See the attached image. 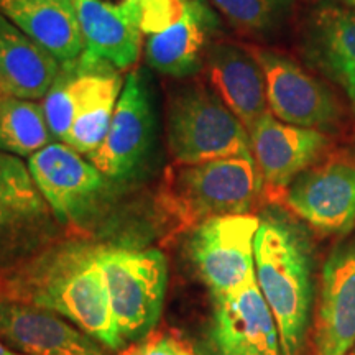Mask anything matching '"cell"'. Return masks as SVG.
<instances>
[{"instance_id":"obj_21","label":"cell","mask_w":355,"mask_h":355,"mask_svg":"<svg viewBox=\"0 0 355 355\" xmlns=\"http://www.w3.org/2000/svg\"><path fill=\"white\" fill-rule=\"evenodd\" d=\"M61 64L0 12V84L6 94L42 101Z\"/></svg>"},{"instance_id":"obj_13","label":"cell","mask_w":355,"mask_h":355,"mask_svg":"<svg viewBox=\"0 0 355 355\" xmlns=\"http://www.w3.org/2000/svg\"><path fill=\"white\" fill-rule=\"evenodd\" d=\"M285 204L314 229L344 234L355 224V166L324 163L301 173L286 189Z\"/></svg>"},{"instance_id":"obj_12","label":"cell","mask_w":355,"mask_h":355,"mask_svg":"<svg viewBox=\"0 0 355 355\" xmlns=\"http://www.w3.org/2000/svg\"><path fill=\"white\" fill-rule=\"evenodd\" d=\"M248 135L263 189L275 198L285 196L293 181L313 166L329 145L321 130L290 125L272 112H266Z\"/></svg>"},{"instance_id":"obj_8","label":"cell","mask_w":355,"mask_h":355,"mask_svg":"<svg viewBox=\"0 0 355 355\" xmlns=\"http://www.w3.org/2000/svg\"><path fill=\"white\" fill-rule=\"evenodd\" d=\"M260 217L217 216L194 225L188 254L212 298L241 288L255 275L254 241Z\"/></svg>"},{"instance_id":"obj_11","label":"cell","mask_w":355,"mask_h":355,"mask_svg":"<svg viewBox=\"0 0 355 355\" xmlns=\"http://www.w3.org/2000/svg\"><path fill=\"white\" fill-rule=\"evenodd\" d=\"M153 140V110L144 71H128L112 122L99 148L86 157L109 181H125L144 165Z\"/></svg>"},{"instance_id":"obj_10","label":"cell","mask_w":355,"mask_h":355,"mask_svg":"<svg viewBox=\"0 0 355 355\" xmlns=\"http://www.w3.org/2000/svg\"><path fill=\"white\" fill-rule=\"evenodd\" d=\"M265 74L268 109L290 125L324 130L340 119V105L324 84L283 53L248 46Z\"/></svg>"},{"instance_id":"obj_25","label":"cell","mask_w":355,"mask_h":355,"mask_svg":"<svg viewBox=\"0 0 355 355\" xmlns=\"http://www.w3.org/2000/svg\"><path fill=\"white\" fill-rule=\"evenodd\" d=\"M123 355H196L188 345L171 334H159L146 339L144 344L128 350Z\"/></svg>"},{"instance_id":"obj_9","label":"cell","mask_w":355,"mask_h":355,"mask_svg":"<svg viewBox=\"0 0 355 355\" xmlns=\"http://www.w3.org/2000/svg\"><path fill=\"white\" fill-rule=\"evenodd\" d=\"M204 344L207 355H283L278 324L255 275L235 291L212 298Z\"/></svg>"},{"instance_id":"obj_16","label":"cell","mask_w":355,"mask_h":355,"mask_svg":"<svg viewBox=\"0 0 355 355\" xmlns=\"http://www.w3.org/2000/svg\"><path fill=\"white\" fill-rule=\"evenodd\" d=\"M314 329L316 355H345L355 344V241L324 265Z\"/></svg>"},{"instance_id":"obj_18","label":"cell","mask_w":355,"mask_h":355,"mask_svg":"<svg viewBox=\"0 0 355 355\" xmlns=\"http://www.w3.org/2000/svg\"><path fill=\"white\" fill-rule=\"evenodd\" d=\"M209 0H189L184 15L162 32L145 40V60L150 68L165 76L184 79L204 66L209 38L217 30Z\"/></svg>"},{"instance_id":"obj_17","label":"cell","mask_w":355,"mask_h":355,"mask_svg":"<svg viewBox=\"0 0 355 355\" xmlns=\"http://www.w3.org/2000/svg\"><path fill=\"white\" fill-rule=\"evenodd\" d=\"M209 86L247 132L270 112L263 69L248 46L214 42L204 58Z\"/></svg>"},{"instance_id":"obj_22","label":"cell","mask_w":355,"mask_h":355,"mask_svg":"<svg viewBox=\"0 0 355 355\" xmlns=\"http://www.w3.org/2000/svg\"><path fill=\"white\" fill-rule=\"evenodd\" d=\"M306 50L313 63L344 89L355 110V13L337 7L314 10Z\"/></svg>"},{"instance_id":"obj_15","label":"cell","mask_w":355,"mask_h":355,"mask_svg":"<svg viewBox=\"0 0 355 355\" xmlns=\"http://www.w3.org/2000/svg\"><path fill=\"white\" fill-rule=\"evenodd\" d=\"M0 340L26 355H107L94 337L60 314L3 296Z\"/></svg>"},{"instance_id":"obj_27","label":"cell","mask_w":355,"mask_h":355,"mask_svg":"<svg viewBox=\"0 0 355 355\" xmlns=\"http://www.w3.org/2000/svg\"><path fill=\"white\" fill-rule=\"evenodd\" d=\"M337 2H340V3H345V6H349V7L355 8V0H337Z\"/></svg>"},{"instance_id":"obj_1","label":"cell","mask_w":355,"mask_h":355,"mask_svg":"<svg viewBox=\"0 0 355 355\" xmlns=\"http://www.w3.org/2000/svg\"><path fill=\"white\" fill-rule=\"evenodd\" d=\"M101 243L66 241L8 272L0 296L60 314L109 350L123 349L99 260Z\"/></svg>"},{"instance_id":"obj_14","label":"cell","mask_w":355,"mask_h":355,"mask_svg":"<svg viewBox=\"0 0 355 355\" xmlns=\"http://www.w3.org/2000/svg\"><path fill=\"white\" fill-rule=\"evenodd\" d=\"M81 26L83 64H109L121 73L139 63L141 33L139 3L112 0H74Z\"/></svg>"},{"instance_id":"obj_29","label":"cell","mask_w":355,"mask_h":355,"mask_svg":"<svg viewBox=\"0 0 355 355\" xmlns=\"http://www.w3.org/2000/svg\"><path fill=\"white\" fill-rule=\"evenodd\" d=\"M123 2H130V3H140V0H123Z\"/></svg>"},{"instance_id":"obj_3","label":"cell","mask_w":355,"mask_h":355,"mask_svg":"<svg viewBox=\"0 0 355 355\" xmlns=\"http://www.w3.org/2000/svg\"><path fill=\"white\" fill-rule=\"evenodd\" d=\"M263 183L254 157L173 165L158 193L163 212L181 227H194L217 216L250 214Z\"/></svg>"},{"instance_id":"obj_23","label":"cell","mask_w":355,"mask_h":355,"mask_svg":"<svg viewBox=\"0 0 355 355\" xmlns=\"http://www.w3.org/2000/svg\"><path fill=\"white\" fill-rule=\"evenodd\" d=\"M53 141L42 102L0 96V152L28 158Z\"/></svg>"},{"instance_id":"obj_5","label":"cell","mask_w":355,"mask_h":355,"mask_svg":"<svg viewBox=\"0 0 355 355\" xmlns=\"http://www.w3.org/2000/svg\"><path fill=\"white\" fill-rule=\"evenodd\" d=\"M168 148L176 165L252 157L250 135L209 84L175 87L166 107Z\"/></svg>"},{"instance_id":"obj_28","label":"cell","mask_w":355,"mask_h":355,"mask_svg":"<svg viewBox=\"0 0 355 355\" xmlns=\"http://www.w3.org/2000/svg\"><path fill=\"white\" fill-rule=\"evenodd\" d=\"M53 2H66V3H74V0H53Z\"/></svg>"},{"instance_id":"obj_26","label":"cell","mask_w":355,"mask_h":355,"mask_svg":"<svg viewBox=\"0 0 355 355\" xmlns=\"http://www.w3.org/2000/svg\"><path fill=\"white\" fill-rule=\"evenodd\" d=\"M0 355H26V354L17 352V350L10 349L6 343H2V340H0Z\"/></svg>"},{"instance_id":"obj_6","label":"cell","mask_w":355,"mask_h":355,"mask_svg":"<svg viewBox=\"0 0 355 355\" xmlns=\"http://www.w3.org/2000/svg\"><path fill=\"white\" fill-rule=\"evenodd\" d=\"M115 327L123 344L152 332L162 318L168 285L166 257L157 248L101 243Z\"/></svg>"},{"instance_id":"obj_20","label":"cell","mask_w":355,"mask_h":355,"mask_svg":"<svg viewBox=\"0 0 355 355\" xmlns=\"http://www.w3.org/2000/svg\"><path fill=\"white\" fill-rule=\"evenodd\" d=\"M0 12L21 32L56 58L61 66L76 63L84 42L74 3L53 0H0Z\"/></svg>"},{"instance_id":"obj_7","label":"cell","mask_w":355,"mask_h":355,"mask_svg":"<svg viewBox=\"0 0 355 355\" xmlns=\"http://www.w3.org/2000/svg\"><path fill=\"white\" fill-rule=\"evenodd\" d=\"M26 165L56 220L87 227L104 201L107 178L63 141L43 146L26 158Z\"/></svg>"},{"instance_id":"obj_4","label":"cell","mask_w":355,"mask_h":355,"mask_svg":"<svg viewBox=\"0 0 355 355\" xmlns=\"http://www.w3.org/2000/svg\"><path fill=\"white\" fill-rule=\"evenodd\" d=\"M122 73L109 64L61 66L42 99L48 127L58 140L84 157L99 148L107 135L121 97Z\"/></svg>"},{"instance_id":"obj_30","label":"cell","mask_w":355,"mask_h":355,"mask_svg":"<svg viewBox=\"0 0 355 355\" xmlns=\"http://www.w3.org/2000/svg\"><path fill=\"white\" fill-rule=\"evenodd\" d=\"M2 94H6V92H3V89H2V84H0V96Z\"/></svg>"},{"instance_id":"obj_19","label":"cell","mask_w":355,"mask_h":355,"mask_svg":"<svg viewBox=\"0 0 355 355\" xmlns=\"http://www.w3.org/2000/svg\"><path fill=\"white\" fill-rule=\"evenodd\" d=\"M50 212L28 165L0 152V259L28 243L44 227Z\"/></svg>"},{"instance_id":"obj_2","label":"cell","mask_w":355,"mask_h":355,"mask_svg":"<svg viewBox=\"0 0 355 355\" xmlns=\"http://www.w3.org/2000/svg\"><path fill=\"white\" fill-rule=\"evenodd\" d=\"M259 217L254 241L257 285L278 324L283 355H301L313 304L311 243L279 209Z\"/></svg>"},{"instance_id":"obj_24","label":"cell","mask_w":355,"mask_h":355,"mask_svg":"<svg viewBox=\"0 0 355 355\" xmlns=\"http://www.w3.org/2000/svg\"><path fill=\"white\" fill-rule=\"evenodd\" d=\"M211 6L248 37L277 33L290 17L295 0H209Z\"/></svg>"}]
</instances>
